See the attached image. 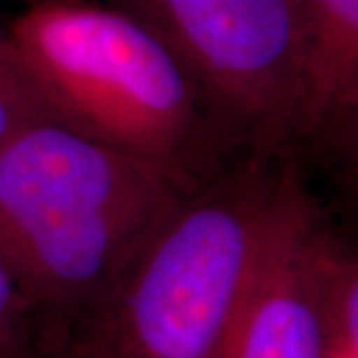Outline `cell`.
I'll return each mask as SVG.
<instances>
[{
  "label": "cell",
  "mask_w": 358,
  "mask_h": 358,
  "mask_svg": "<svg viewBox=\"0 0 358 358\" xmlns=\"http://www.w3.org/2000/svg\"><path fill=\"white\" fill-rule=\"evenodd\" d=\"M195 187L54 120L0 152V261L38 317L46 355Z\"/></svg>",
  "instance_id": "6da1fadb"
},
{
  "label": "cell",
  "mask_w": 358,
  "mask_h": 358,
  "mask_svg": "<svg viewBox=\"0 0 358 358\" xmlns=\"http://www.w3.org/2000/svg\"><path fill=\"white\" fill-rule=\"evenodd\" d=\"M296 162L243 157L181 197L50 358H221Z\"/></svg>",
  "instance_id": "7a4b0ae2"
},
{
  "label": "cell",
  "mask_w": 358,
  "mask_h": 358,
  "mask_svg": "<svg viewBox=\"0 0 358 358\" xmlns=\"http://www.w3.org/2000/svg\"><path fill=\"white\" fill-rule=\"evenodd\" d=\"M6 30L66 128L192 185L249 157L176 56L128 13L88 0H36Z\"/></svg>",
  "instance_id": "3957f363"
},
{
  "label": "cell",
  "mask_w": 358,
  "mask_h": 358,
  "mask_svg": "<svg viewBox=\"0 0 358 358\" xmlns=\"http://www.w3.org/2000/svg\"><path fill=\"white\" fill-rule=\"evenodd\" d=\"M154 32L239 152L296 162L303 38L296 0H110Z\"/></svg>",
  "instance_id": "277c9868"
},
{
  "label": "cell",
  "mask_w": 358,
  "mask_h": 358,
  "mask_svg": "<svg viewBox=\"0 0 358 358\" xmlns=\"http://www.w3.org/2000/svg\"><path fill=\"white\" fill-rule=\"evenodd\" d=\"M336 249L338 231L296 166L221 358H334Z\"/></svg>",
  "instance_id": "5b68a950"
},
{
  "label": "cell",
  "mask_w": 358,
  "mask_h": 358,
  "mask_svg": "<svg viewBox=\"0 0 358 358\" xmlns=\"http://www.w3.org/2000/svg\"><path fill=\"white\" fill-rule=\"evenodd\" d=\"M303 38L301 154L358 108V0H296Z\"/></svg>",
  "instance_id": "8992f818"
},
{
  "label": "cell",
  "mask_w": 358,
  "mask_h": 358,
  "mask_svg": "<svg viewBox=\"0 0 358 358\" xmlns=\"http://www.w3.org/2000/svg\"><path fill=\"white\" fill-rule=\"evenodd\" d=\"M48 120H54L50 110L4 26L0 32V152Z\"/></svg>",
  "instance_id": "52a82bcc"
},
{
  "label": "cell",
  "mask_w": 358,
  "mask_h": 358,
  "mask_svg": "<svg viewBox=\"0 0 358 358\" xmlns=\"http://www.w3.org/2000/svg\"><path fill=\"white\" fill-rule=\"evenodd\" d=\"M42 357L48 355L38 317L0 261V358Z\"/></svg>",
  "instance_id": "ba28073f"
},
{
  "label": "cell",
  "mask_w": 358,
  "mask_h": 358,
  "mask_svg": "<svg viewBox=\"0 0 358 358\" xmlns=\"http://www.w3.org/2000/svg\"><path fill=\"white\" fill-rule=\"evenodd\" d=\"M333 320L336 350L346 358H358V233L352 239L338 235L333 281Z\"/></svg>",
  "instance_id": "9c48e42d"
},
{
  "label": "cell",
  "mask_w": 358,
  "mask_h": 358,
  "mask_svg": "<svg viewBox=\"0 0 358 358\" xmlns=\"http://www.w3.org/2000/svg\"><path fill=\"white\" fill-rule=\"evenodd\" d=\"M307 154L327 166L358 209V108L327 129Z\"/></svg>",
  "instance_id": "30bf717a"
},
{
  "label": "cell",
  "mask_w": 358,
  "mask_h": 358,
  "mask_svg": "<svg viewBox=\"0 0 358 358\" xmlns=\"http://www.w3.org/2000/svg\"><path fill=\"white\" fill-rule=\"evenodd\" d=\"M2 30H4V26H2V24H0V32H2Z\"/></svg>",
  "instance_id": "8fae6325"
},
{
  "label": "cell",
  "mask_w": 358,
  "mask_h": 358,
  "mask_svg": "<svg viewBox=\"0 0 358 358\" xmlns=\"http://www.w3.org/2000/svg\"><path fill=\"white\" fill-rule=\"evenodd\" d=\"M42 358H48V357H42Z\"/></svg>",
  "instance_id": "7c38bea8"
}]
</instances>
